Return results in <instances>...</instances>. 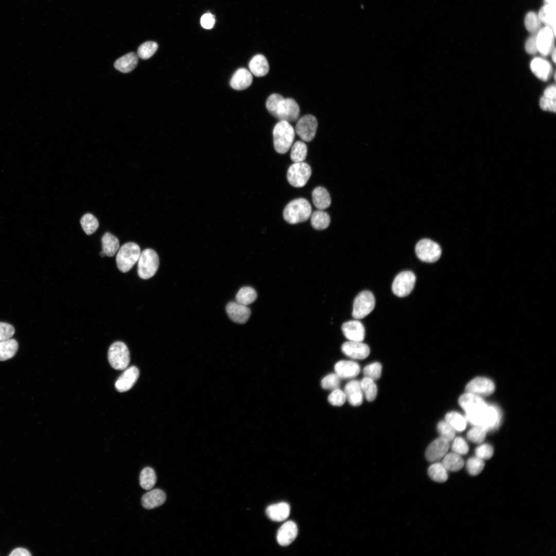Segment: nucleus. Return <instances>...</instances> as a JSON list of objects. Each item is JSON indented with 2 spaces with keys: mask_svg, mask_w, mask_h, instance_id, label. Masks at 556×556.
<instances>
[{
  "mask_svg": "<svg viewBox=\"0 0 556 556\" xmlns=\"http://www.w3.org/2000/svg\"><path fill=\"white\" fill-rule=\"evenodd\" d=\"M311 206L305 199L300 198L290 201L284 208L283 217L290 224L306 221L311 214Z\"/></svg>",
  "mask_w": 556,
  "mask_h": 556,
  "instance_id": "obj_1",
  "label": "nucleus"
},
{
  "mask_svg": "<svg viewBox=\"0 0 556 556\" xmlns=\"http://www.w3.org/2000/svg\"><path fill=\"white\" fill-rule=\"evenodd\" d=\"M294 135V130L289 122L280 120L273 130V144L275 151L281 154L286 153L292 144Z\"/></svg>",
  "mask_w": 556,
  "mask_h": 556,
  "instance_id": "obj_2",
  "label": "nucleus"
},
{
  "mask_svg": "<svg viewBox=\"0 0 556 556\" xmlns=\"http://www.w3.org/2000/svg\"><path fill=\"white\" fill-rule=\"evenodd\" d=\"M140 254V248L136 243L129 242L122 245L116 256L118 269L124 273L130 270L138 261Z\"/></svg>",
  "mask_w": 556,
  "mask_h": 556,
  "instance_id": "obj_3",
  "label": "nucleus"
},
{
  "mask_svg": "<svg viewBox=\"0 0 556 556\" xmlns=\"http://www.w3.org/2000/svg\"><path fill=\"white\" fill-rule=\"evenodd\" d=\"M159 265L157 253L151 249H146L141 252L138 259L137 273L140 278L148 279L156 273Z\"/></svg>",
  "mask_w": 556,
  "mask_h": 556,
  "instance_id": "obj_4",
  "label": "nucleus"
},
{
  "mask_svg": "<svg viewBox=\"0 0 556 556\" xmlns=\"http://www.w3.org/2000/svg\"><path fill=\"white\" fill-rule=\"evenodd\" d=\"M108 360L111 367L116 370L126 369L130 362V353L127 345L121 341L114 342L109 349Z\"/></svg>",
  "mask_w": 556,
  "mask_h": 556,
  "instance_id": "obj_5",
  "label": "nucleus"
},
{
  "mask_svg": "<svg viewBox=\"0 0 556 556\" xmlns=\"http://www.w3.org/2000/svg\"><path fill=\"white\" fill-rule=\"evenodd\" d=\"M311 175V169L307 163L303 162H296L288 168L287 178L292 186L301 187L305 185Z\"/></svg>",
  "mask_w": 556,
  "mask_h": 556,
  "instance_id": "obj_6",
  "label": "nucleus"
},
{
  "mask_svg": "<svg viewBox=\"0 0 556 556\" xmlns=\"http://www.w3.org/2000/svg\"><path fill=\"white\" fill-rule=\"evenodd\" d=\"M375 304V298L371 292L361 291L354 299L352 316L356 319L364 318L373 310Z\"/></svg>",
  "mask_w": 556,
  "mask_h": 556,
  "instance_id": "obj_7",
  "label": "nucleus"
},
{
  "mask_svg": "<svg viewBox=\"0 0 556 556\" xmlns=\"http://www.w3.org/2000/svg\"><path fill=\"white\" fill-rule=\"evenodd\" d=\"M415 253L422 261L433 263L438 260L441 255L440 246L429 239L420 240L415 246Z\"/></svg>",
  "mask_w": 556,
  "mask_h": 556,
  "instance_id": "obj_8",
  "label": "nucleus"
},
{
  "mask_svg": "<svg viewBox=\"0 0 556 556\" xmlns=\"http://www.w3.org/2000/svg\"><path fill=\"white\" fill-rule=\"evenodd\" d=\"M415 281V275L412 272L403 271L395 277L392 285V291L399 297L407 296L413 290Z\"/></svg>",
  "mask_w": 556,
  "mask_h": 556,
  "instance_id": "obj_9",
  "label": "nucleus"
},
{
  "mask_svg": "<svg viewBox=\"0 0 556 556\" xmlns=\"http://www.w3.org/2000/svg\"><path fill=\"white\" fill-rule=\"evenodd\" d=\"M300 115V108L297 102L292 98H283L280 102L274 117L280 120L288 122L296 121Z\"/></svg>",
  "mask_w": 556,
  "mask_h": 556,
  "instance_id": "obj_10",
  "label": "nucleus"
},
{
  "mask_svg": "<svg viewBox=\"0 0 556 556\" xmlns=\"http://www.w3.org/2000/svg\"><path fill=\"white\" fill-rule=\"evenodd\" d=\"M318 127L316 118L310 114L302 116L297 122L296 132L301 139L305 142L311 141L316 135Z\"/></svg>",
  "mask_w": 556,
  "mask_h": 556,
  "instance_id": "obj_11",
  "label": "nucleus"
},
{
  "mask_svg": "<svg viewBox=\"0 0 556 556\" xmlns=\"http://www.w3.org/2000/svg\"><path fill=\"white\" fill-rule=\"evenodd\" d=\"M459 404L466 413V415L475 414L485 409L488 405L479 395L466 392L458 400Z\"/></svg>",
  "mask_w": 556,
  "mask_h": 556,
  "instance_id": "obj_12",
  "label": "nucleus"
},
{
  "mask_svg": "<svg viewBox=\"0 0 556 556\" xmlns=\"http://www.w3.org/2000/svg\"><path fill=\"white\" fill-rule=\"evenodd\" d=\"M555 34L551 28L545 26L541 28L536 33V45L537 51L542 55L546 56L554 48V37Z\"/></svg>",
  "mask_w": 556,
  "mask_h": 556,
  "instance_id": "obj_13",
  "label": "nucleus"
},
{
  "mask_svg": "<svg viewBox=\"0 0 556 556\" xmlns=\"http://www.w3.org/2000/svg\"><path fill=\"white\" fill-rule=\"evenodd\" d=\"M449 447V442L440 437L427 447L425 451L426 458L430 462L439 461L447 453Z\"/></svg>",
  "mask_w": 556,
  "mask_h": 556,
  "instance_id": "obj_14",
  "label": "nucleus"
},
{
  "mask_svg": "<svg viewBox=\"0 0 556 556\" xmlns=\"http://www.w3.org/2000/svg\"><path fill=\"white\" fill-rule=\"evenodd\" d=\"M465 390L467 392L477 395H489L494 392L495 385L493 382L489 378L478 377L467 384Z\"/></svg>",
  "mask_w": 556,
  "mask_h": 556,
  "instance_id": "obj_15",
  "label": "nucleus"
},
{
  "mask_svg": "<svg viewBox=\"0 0 556 556\" xmlns=\"http://www.w3.org/2000/svg\"><path fill=\"white\" fill-rule=\"evenodd\" d=\"M343 354L354 359H363L370 354V350L368 345L362 342L349 341L341 346Z\"/></svg>",
  "mask_w": 556,
  "mask_h": 556,
  "instance_id": "obj_16",
  "label": "nucleus"
},
{
  "mask_svg": "<svg viewBox=\"0 0 556 556\" xmlns=\"http://www.w3.org/2000/svg\"><path fill=\"white\" fill-rule=\"evenodd\" d=\"M139 374L138 368L135 366L127 368L116 381L115 384L116 389L120 392L128 391L136 383Z\"/></svg>",
  "mask_w": 556,
  "mask_h": 556,
  "instance_id": "obj_17",
  "label": "nucleus"
},
{
  "mask_svg": "<svg viewBox=\"0 0 556 556\" xmlns=\"http://www.w3.org/2000/svg\"><path fill=\"white\" fill-rule=\"evenodd\" d=\"M226 311L233 322L239 324L247 322L251 315V310L247 306L236 301L229 302L226 306Z\"/></svg>",
  "mask_w": 556,
  "mask_h": 556,
  "instance_id": "obj_18",
  "label": "nucleus"
},
{
  "mask_svg": "<svg viewBox=\"0 0 556 556\" xmlns=\"http://www.w3.org/2000/svg\"><path fill=\"white\" fill-rule=\"evenodd\" d=\"M344 336L349 341L362 342L365 337V329L363 324L358 320L347 321L342 325Z\"/></svg>",
  "mask_w": 556,
  "mask_h": 556,
  "instance_id": "obj_19",
  "label": "nucleus"
},
{
  "mask_svg": "<svg viewBox=\"0 0 556 556\" xmlns=\"http://www.w3.org/2000/svg\"><path fill=\"white\" fill-rule=\"evenodd\" d=\"M298 534V527L296 524L291 520L283 524L277 532L276 538L278 543L283 546L291 544L296 538Z\"/></svg>",
  "mask_w": 556,
  "mask_h": 556,
  "instance_id": "obj_20",
  "label": "nucleus"
},
{
  "mask_svg": "<svg viewBox=\"0 0 556 556\" xmlns=\"http://www.w3.org/2000/svg\"><path fill=\"white\" fill-rule=\"evenodd\" d=\"M335 373L341 379H351L357 376L360 371L359 365L351 360H340L334 366Z\"/></svg>",
  "mask_w": 556,
  "mask_h": 556,
  "instance_id": "obj_21",
  "label": "nucleus"
},
{
  "mask_svg": "<svg viewBox=\"0 0 556 556\" xmlns=\"http://www.w3.org/2000/svg\"><path fill=\"white\" fill-rule=\"evenodd\" d=\"M344 392L346 399L351 405L358 406L362 404L363 394L359 381L352 380L349 381L345 386Z\"/></svg>",
  "mask_w": 556,
  "mask_h": 556,
  "instance_id": "obj_22",
  "label": "nucleus"
},
{
  "mask_svg": "<svg viewBox=\"0 0 556 556\" xmlns=\"http://www.w3.org/2000/svg\"><path fill=\"white\" fill-rule=\"evenodd\" d=\"M166 494L163 491L157 489L145 493L142 497V506L146 509H152L162 505L166 500Z\"/></svg>",
  "mask_w": 556,
  "mask_h": 556,
  "instance_id": "obj_23",
  "label": "nucleus"
},
{
  "mask_svg": "<svg viewBox=\"0 0 556 556\" xmlns=\"http://www.w3.org/2000/svg\"><path fill=\"white\" fill-rule=\"evenodd\" d=\"M530 67L533 73L543 81L548 80L552 74V67L546 60L536 58L532 60Z\"/></svg>",
  "mask_w": 556,
  "mask_h": 556,
  "instance_id": "obj_24",
  "label": "nucleus"
},
{
  "mask_svg": "<svg viewBox=\"0 0 556 556\" xmlns=\"http://www.w3.org/2000/svg\"><path fill=\"white\" fill-rule=\"evenodd\" d=\"M252 79V75L248 70L245 68H240L232 76L230 84L236 90H242L251 84Z\"/></svg>",
  "mask_w": 556,
  "mask_h": 556,
  "instance_id": "obj_25",
  "label": "nucleus"
},
{
  "mask_svg": "<svg viewBox=\"0 0 556 556\" xmlns=\"http://www.w3.org/2000/svg\"><path fill=\"white\" fill-rule=\"evenodd\" d=\"M290 513L289 505L284 502L269 506L266 509V514L271 520L281 522L286 519Z\"/></svg>",
  "mask_w": 556,
  "mask_h": 556,
  "instance_id": "obj_26",
  "label": "nucleus"
},
{
  "mask_svg": "<svg viewBox=\"0 0 556 556\" xmlns=\"http://www.w3.org/2000/svg\"><path fill=\"white\" fill-rule=\"evenodd\" d=\"M138 57L134 52L129 53L117 59L114 62V67L118 71L127 73L133 70L137 65Z\"/></svg>",
  "mask_w": 556,
  "mask_h": 556,
  "instance_id": "obj_27",
  "label": "nucleus"
},
{
  "mask_svg": "<svg viewBox=\"0 0 556 556\" xmlns=\"http://www.w3.org/2000/svg\"><path fill=\"white\" fill-rule=\"evenodd\" d=\"M251 73L256 77L266 75L269 72V66L265 57L261 54L254 56L249 63Z\"/></svg>",
  "mask_w": 556,
  "mask_h": 556,
  "instance_id": "obj_28",
  "label": "nucleus"
},
{
  "mask_svg": "<svg viewBox=\"0 0 556 556\" xmlns=\"http://www.w3.org/2000/svg\"><path fill=\"white\" fill-rule=\"evenodd\" d=\"M312 199L314 205L320 210L327 208L331 204L329 193L325 188L321 186L317 187L313 190Z\"/></svg>",
  "mask_w": 556,
  "mask_h": 556,
  "instance_id": "obj_29",
  "label": "nucleus"
},
{
  "mask_svg": "<svg viewBox=\"0 0 556 556\" xmlns=\"http://www.w3.org/2000/svg\"><path fill=\"white\" fill-rule=\"evenodd\" d=\"M537 15L541 22L551 28L555 34V5H545Z\"/></svg>",
  "mask_w": 556,
  "mask_h": 556,
  "instance_id": "obj_30",
  "label": "nucleus"
},
{
  "mask_svg": "<svg viewBox=\"0 0 556 556\" xmlns=\"http://www.w3.org/2000/svg\"><path fill=\"white\" fill-rule=\"evenodd\" d=\"M101 243L102 251L109 257L113 256L119 248V242L117 238L109 232L103 235Z\"/></svg>",
  "mask_w": 556,
  "mask_h": 556,
  "instance_id": "obj_31",
  "label": "nucleus"
},
{
  "mask_svg": "<svg viewBox=\"0 0 556 556\" xmlns=\"http://www.w3.org/2000/svg\"><path fill=\"white\" fill-rule=\"evenodd\" d=\"M442 459L443 465L447 471L451 472L459 471L464 464L461 456L454 452L447 453Z\"/></svg>",
  "mask_w": 556,
  "mask_h": 556,
  "instance_id": "obj_32",
  "label": "nucleus"
},
{
  "mask_svg": "<svg viewBox=\"0 0 556 556\" xmlns=\"http://www.w3.org/2000/svg\"><path fill=\"white\" fill-rule=\"evenodd\" d=\"M18 349V343L14 339L0 341V361H5L13 357Z\"/></svg>",
  "mask_w": 556,
  "mask_h": 556,
  "instance_id": "obj_33",
  "label": "nucleus"
},
{
  "mask_svg": "<svg viewBox=\"0 0 556 556\" xmlns=\"http://www.w3.org/2000/svg\"><path fill=\"white\" fill-rule=\"evenodd\" d=\"M310 222L312 227L318 230L326 229L330 224V217L325 212L318 210L314 212L310 215Z\"/></svg>",
  "mask_w": 556,
  "mask_h": 556,
  "instance_id": "obj_34",
  "label": "nucleus"
},
{
  "mask_svg": "<svg viewBox=\"0 0 556 556\" xmlns=\"http://www.w3.org/2000/svg\"><path fill=\"white\" fill-rule=\"evenodd\" d=\"M139 479L140 484L143 489L151 490L157 481L155 472L151 467H146L142 470Z\"/></svg>",
  "mask_w": 556,
  "mask_h": 556,
  "instance_id": "obj_35",
  "label": "nucleus"
},
{
  "mask_svg": "<svg viewBox=\"0 0 556 556\" xmlns=\"http://www.w3.org/2000/svg\"><path fill=\"white\" fill-rule=\"evenodd\" d=\"M447 471L442 463L436 462L429 467L428 473L433 481L443 482L448 478Z\"/></svg>",
  "mask_w": 556,
  "mask_h": 556,
  "instance_id": "obj_36",
  "label": "nucleus"
},
{
  "mask_svg": "<svg viewBox=\"0 0 556 556\" xmlns=\"http://www.w3.org/2000/svg\"><path fill=\"white\" fill-rule=\"evenodd\" d=\"M256 298V291L249 286L241 288L236 295V302L246 306L252 303Z\"/></svg>",
  "mask_w": 556,
  "mask_h": 556,
  "instance_id": "obj_37",
  "label": "nucleus"
},
{
  "mask_svg": "<svg viewBox=\"0 0 556 556\" xmlns=\"http://www.w3.org/2000/svg\"><path fill=\"white\" fill-rule=\"evenodd\" d=\"M360 383L366 398L369 402L373 401L376 398L377 393V388L374 380L364 377Z\"/></svg>",
  "mask_w": 556,
  "mask_h": 556,
  "instance_id": "obj_38",
  "label": "nucleus"
},
{
  "mask_svg": "<svg viewBox=\"0 0 556 556\" xmlns=\"http://www.w3.org/2000/svg\"><path fill=\"white\" fill-rule=\"evenodd\" d=\"M307 153L306 145L302 141H297L292 145L290 152L291 160L296 162H303Z\"/></svg>",
  "mask_w": 556,
  "mask_h": 556,
  "instance_id": "obj_39",
  "label": "nucleus"
},
{
  "mask_svg": "<svg viewBox=\"0 0 556 556\" xmlns=\"http://www.w3.org/2000/svg\"><path fill=\"white\" fill-rule=\"evenodd\" d=\"M445 421L447 422L455 430L461 431L466 427V420L459 413L451 411L447 413L445 416Z\"/></svg>",
  "mask_w": 556,
  "mask_h": 556,
  "instance_id": "obj_40",
  "label": "nucleus"
},
{
  "mask_svg": "<svg viewBox=\"0 0 556 556\" xmlns=\"http://www.w3.org/2000/svg\"><path fill=\"white\" fill-rule=\"evenodd\" d=\"M526 29L532 34H536L541 28L542 22L537 14L533 11L528 12L524 20Z\"/></svg>",
  "mask_w": 556,
  "mask_h": 556,
  "instance_id": "obj_41",
  "label": "nucleus"
},
{
  "mask_svg": "<svg viewBox=\"0 0 556 556\" xmlns=\"http://www.w3.org/2000/svg\"><path fill=\"white\" fill-rule=\"evenodd\" d=\"M80 224L87 235L94 233L99 227V222L97 218L90 213L85 214L82 217Z\"/></svg>",
  "mask_w": 556,
  "mask_h": 556,
  "instance_id": "obj_42",
  "label": "nucleus"
},
{
  "mask_svg": "<svg viewBox=\"0 0 556 556\" xmlns=\"http://www.w3.org/2000/svg\"><path fill=\"white\" fill-rule=\"evenodd\" d=\"M158 48V45L155 42L147 41L138 47L137 55L141 59H147L154 55Z\"/></svg>",
  "mask_w": 556,
  "mask_h": 556,
  "instance_id": "obj_43",
  "label": "nucleus"
},
{
  "mask_svg": "<svg viewBox=\"0 0 556 556\" xmlns=\"http://www.w3.org/2000/svg\"><path fill=\"white\" fill-rule=\"evenodd\" d=\"M484 467L483 460L475 456L470 458L466 462V469L468 473L476 476L480 474Z\"/></svg>",
  "mask_w": 556,
  "mask_h": 556,
  "instance_id": "obj_44",
  "label": "nucleus"
},
{
  "mask_svg": "<svg viewBox=\"0 0 556 556\" xmlns=\"http://www.w3.org/2000/svg\"><path fill=\"white\" fill-rule=\"evenodd\" d=\"M437 430L440 437L448 442L452 441L455 437V429L445 420L439 422Z\"/></svg>",
  "mask_w": 556,
  "mask_h": 556,
  "instance_id": "obj_45",
  "label": "nucleus"
},
{
  "mask_svg": "<svg viewBox=\"0 0 556 556\" xmlns=\"http://www.w3.org/2000/svg\"><path fill=\"white\" fill-rule=\"evenodd\" d=\"M340 379L339 376L335 373H330L322 378L321 382V387L325 390H333L339 388Z\"/></svg>",
  "mask_w": 556,
  "mask_h": 556,
  "instance_id": "obj_46",
  "label": "nucleus"
},
{
  "mask_svg": "<svg viewBox=\"0 0 556 556\" xmlns=\"http://www.w3.org/2000/svg\"><path fill=\"white\" fill-rule=\"evenodd\" d=\"M381 371V364L379 362H375L366 366L363 370V373L364 377L375 380L380 378Z\"/></svg>",
  "mask_w": 556,
  "mask_h": 556,
  "instance_id": "obj_47",
  "label": "nucleus"
},
{
  "mask_svg": "<svg viewBox=\"0 0 556 556\" xmlns=\"http://www.w3.org/2000/svg\"><path fill=\"white\" fill-rule=\"evenodd\" d=\"M486 432V430L483 427L475 426L468 431L467 437L471 441L479 444L485 439Z\"/></svg>",
  "mask_w": 556,
  "mask_h": 556,
  "instance_id": "obj_48",
  "label": "nucleus"
},
{
  "mask_svg": "<svg viewBox=\"0 0 556 556\" xmlns=\"http://www.w3.org/2000/svg\"><path fill=\"white\" fill-rule=\"evenodd\" d=\"M346 400V398L344 391L339 388L333 390L328 397V402L335 406L343 405Z\"/></svg>",
  "mask_w": 556,
  "mask_h": 556,
  "instance_id": "obj_49",
  "label": "nucleus"
},
{
  "mask_svg": "<svg viewBox=\"0 0 556 556\" xmlns=\"http://www.w3.org/2000/svg\"><path fill=\"white\" fill-rule=\"evenodd\" d=\"M493 447L487 443L480 444L475 449L476 456L482 460L490 459L493 455Z\"/></svg>",
  "mask_w": 556,
  "mask_h": 556,
  "instance_id": "obj_50",
  "label": "nucleus"
},
{
  "mask_svg": "<svg viewBox=\"0 0 556 556\" xmlns=\"http://www.w3.org/2000/svg\"><path fill=\"white\" fill-rule=\"evenodd\" d=\"M451 445L453 452L460 455H465L468 453V447L466 441L461 437L454 438Z\"/></svg>",
  "mask_w": 556,
  "mask_h": 556,
  "instance_id": "obj_51",
  "label": "nucleus"
},
{
  "mask_svg": "<svg viewBox=\"0 0 556 556\" xmlns=\"http://www.w3.org/2000/svg\"><path fill=\"white\" fill-rule=\"evenodd\" d=\"M283 98V97L279 94H272L268 98L266 106L268 112L273 116H274L276 108Z\"/></svg>",
  "mask_w": 556,
  "mask_h": 556,
  "instance_id": "obj_52",
  "label": "nucleus"
},
{
  "mask_svg": "<svg viewBox=\"0 0 556 556\" xmlns=\"http://www.w3.org/2000/svg\"><path fill=\"white\" fill-rule=\"evenodd\" d=\"M15 329L12 325L5 322H0V341L7 340L14 334Z\"/></svg>",
  "mask_w": 556,
  "mask_h": 556,
  "instance_id": "obj_53",
  "label": "nucleus"
},
{
  "mask_svg": "<svg viewBox=\"0 0 556 556\" xmlns=\"http://www.w3.org/2000/svg\"><path fill=\"white\" fill-rule=\"evenodd\" d=\"M540 106L541 108L544 111L555 112V99L549 98L543 96L541 98Z\"/></svg>",
  "mask_w": 556,
  "mask_h": 556,
  "instance_id": "obj_54",
  "label": "nucleus"
},
{
  "mask_svg": "<svg viewBox=\"0 0 556 556\" xmlns=\"http://www.w3.org/2000/svg\"><path fill=\"white\" fill-rule=\"evenodd\" d=\"M525 50L529 54H535L537 51L536 45V33L532 34L527 40Z\"/></svg>",
  "mask_w": 556,
  "mask_h": 556,
  "instance_id": "obj_55",
  "label": "nucleus"
},
{
  "mask_svg": "<svg viewBox=\"0 0 556 556\" xmlns=\"http://www.w3.org/2000/svg\"><path fill=\"white\" fill-rule=\"evenodd\" d=\"M215 22L214 16L211 13L203 14L200 20L201 26L205 29H210L213 27Z\"/></svg>",
  "mask_w": 556,
  "mask_h": 556,
  "instance_id": "obj_56",
  "label": "nucleus"
},
{
  "mask_svg": "<svg viewBox=\"0 0 556 556\" xmlns=\"http://www.w3.org/2000/svg\"><path fill=\"white\" fill-rule=\"evenodd\" d=\"M31 555L27 549L20 547L15 548L9 554L10 556H30Z\"/></svg>",
  "mask_w": 556,
  "mask_h": 556,
  "instance_id": "obj_57",
  "label": "nucleus"
},
{
  "mask_svg": "<svg viewBox=\"0 0 556 556\" xmlns=\"http://www.w3.org/2000/svg\"><path fill=\"white\" fill-rule=\"evenodd\" d=\"M544 96L553 99H556V89L555 85H551L547 87L544 91Z\"/></svg>",
  "mask_w": 556,
  "mask_h": 556,
  "instance_id": "obj_58",
  "label": "nucleus"
},
{
  "mask_svg": "<svg viewBox=\"0 0 556 556\" xmlns=\"http://www.w3.org/2000/svg\"><path fill=\"white\" fill-rule=\"evenodd\" d=\"M552 56V59L554 63L555 62V48L554 47L551 53Z\"/></svg>",
  "mask_w": 556,
  "mask_h": 556,
  "instance_id": "obj_59",
  "label": "nucleus"
},
{
  "mask_svg": "<svg viewBox=\"0 0 556 556\" xmlns=\"http://www.w3.org/2000/svg\"><path fill=\"white\" fill-rule=\"evenodd\" d=\"M546 4L555 5V0H544Z\"/></svg>",
  "mask_w": 556,
  "mask_h": 556,
  "instance_id": "obj_60",
  "label": "nucleus"
},
{
  "mask_svg": "<svg viewBox=\"0 0 556 556\" xmlns=\"http://www.w3.org/2000/svg\"><path fill=\"white\" fill-rule=\"evenodd\" d=\"M99 254L101 257H104L106 255L105 253L102 251L100 252Z\"/></svg>",
  "mask_w": 556,
  "mask_h": 556,
  "instance_id": "obj_61",
  "label": "nucleus"
}]
</instances>
